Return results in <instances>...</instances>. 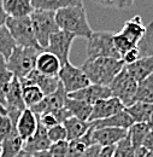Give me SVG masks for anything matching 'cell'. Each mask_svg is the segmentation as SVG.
<instances>
[{
	"label": "cell",
	"mask_w": 153,
	"mask_h": 157,
	"mask_svg": "<svg viewBox=\"0 0 153 157\" xmlns=\"http://www.w3.org/2000/svg\"><path fill=\"white\" fill-rule=\"evenodd\" d=\"M124 108L125 106L123 105V103L116 97L99 100L92 106V114L89 117V122L110 117L112 115L118 114L119 111L124 110Z\"/></svg>",
	"instance_id": "13"
},
{
	"label": "cell",
	"mask_w": 153,
	"mask_h": 157,
	"mask_svg": "<svg viewBox=\"0 0 153 157\" xmlns=\"http://www.w3.org/2000/svg\"><path fill=\"white\" fill-rule=\"evenodd\" d=\"M60 68H62V64L54 55L47 51H42L39 53L35 69L41 74H45L48 76H58Z\"/></svg>",
	"instance_id": "19"
},
{
	"label": "cell",
	"mask_w": 153,
	"mask_h": 157,
	"mask_svg": "<svg viewBox=\"0 0 153 157\" xmlns=\"http://www.w3.org/2000/svg\"><path fill=\"white\" fill-rule=\"evenodd\" d=\"M19 82H21L22 86H25V85L38 86L45 96H48V94L53 93L60 83L58 76H48V75L41 74L36 69H34L32 73H29L24 78L19 80Z\"/></svg>",
	"instance_id": "14"
},
{
	"label": "cell",
	"mask_w": 153,
	"mask_h": 157,
	"mask_svg": "<svg viewBox=\"0 0 153 157\" xmlns=\"http://www.w3.org/2000/svg\"><path fill=\"white\" fill-rule=\"evenodd\" d=\"M2 2H4V0H0V25H4L7 20V15L5 13L4 7H2Z\"/></svg>",
	"instance_id": "44"
},
{
	"label": "cell",
	"mask_w": 153,
	"mask_h": 157,
	"mask_svg": "<svg viewBox=\"0 0 153 157\" xmlns=\"http://www.w3.org/2000/svg\"><path fill=\"white\" fill-rule=\"evenodd\" d=\"M94 128H104V127H112V128H123L129 129L135 122L133 118L129 116V114L125 110L119 111L118 114L112 115L110 117L104 120H98L94 122H91Z\"/></svg>",
	"instance_id": "21"
},
{
	"label": "cell",
	"mask_w": 153,
	"mask_h": 157,
	"mask_svg": "<svg viewBox=\"0 0 153 157\" xmlns=\"http://www.w3.org/2000/svg\"><path fill=\"white\" fill-rule=\"evenodd\" d=\"M15 131H16V126L11 121V118L7 115H1L0 116V140L2 141L9 136H11Z\"/></svg>",
	"instance_id": "35"
},
{
	"label": "cell",
	"mask_w": 153,
	"mask_h": 157,
	"mask_svg": "<svg viewBox=\"0 0 153 157\" xmlns=\"http://www.w3.org/2000/svg\"><path fill=\"white\" fill-rule=\"evenodd\" d=\"M127 136H128V129L112 128V127H104V128L93 127V141L94 144L100 145L101 147L114 146Z\"/></svg>",
	"instance_id": "15"
},
{
	"label": "cell",
	"mask_w": 153,
	"mask_h": 157,
	"mask_svg": "<svg viewBox=\"0 0 153 157\" xmlns=\"http://www.w3.org/2000/svg\"><path fill=\"white\" fill-rule=\"evenodd\" d=\"M134 101H144L153 104V75L137 82Z\"/></svg>",
	"instance_id": "28"
},
{
	"label": "cell",
	"mask_w": 153,
	"mask_h": 157,
	"mask_svg": "<svg viewBox=\"0 0 153 157\" xmlns=\"http://www.w3.org/2000/svg\"><path fill=\"white\" fill-rule=\"evenodd\" d=\"M124 110L129 114L135 123H147L153 113V104L134 101L129 106H125Z\"/></svg>",
	"instance_id": "24"
},
{
	"label": "cell",
	"mask_w": 153,
	"mask_h": 157,
	"mask_svg": "<svg viewBox=\"0 0 153 157\" xmlns=\"http://www.w3.org/2000/svg\"><path fill=\"white\" fill-rule=\"evenodd\" d=\"M148 126H150V128L153 131V113H152V115H151V117H150V120H148Z\"/></svg>",
	"instance_id": "48"
},
{
	"label": "cell",
	"mask_w": 153,
	"mask_h": 157,
	"mask_svg": "<svg viewBox=\"0 0 153 157\" xmlns=\"http://www.w3.org/2000/svg\"><path fill=\"white\" fill-rule=\"evenodd\" d=\"M40 52L42 51L38 48L16 46L10 58L6 60V68L13 74L15 78L22 80L35 69Z\"/></svg>",
	"instance_id": "3"
},
{
	"label": "cell",
	"mask_w": 153,
	"mask_h": 157,
	"mask_svg": "<svg viewBox=\"0 0 153 157\" xmlns=\"http://www.w3.org/2000/svg\"><path fill=\"white\" fill-rule=\"evenodd\" d=\"M2 7L7 17H29L34 12L32 0H4Z\"/></svg>",
	"instance_id": "18"
},
{
	"label": "cell",
	"mask_w": 153,
	"mask_h": 157,
	"mask_svg": "<svg viewBox=\"0 0 153 157\" xmlns=\"http://www.w3.org/2000/svg\"><path fill=\"white\" fill-rule=\"evenodd\" d=\"M100 151H101V146L98 144H93L84 150V152L82 154L81 157H98Z\"/></svg>",
	"instance_id": "40"
},
{
	"label": "cell",
	"mask_w": 153,
	"mask_h": 157,
	"mask_svg": "<svg viewBox=\"0 0 153 157\" xmlns=\"http://www.w3.org/2000/svg\"><path fill=\"white\" fill-rule=\"evenodd\" d=\"M100 4H103V5H105V6H112L111 5V0H98Z\"/></svg>",
	"instance_id": "47"
},
{
	"label": "cell",
	"mask_w": 153,
	"mask_h": 157,
	"mask_svg": "<svg viewBox=\"0 0 153 157\" xmlns=\"http://www.w3.org/2000/svg\"><path fill=\"white\" fill-rule=\"evenodd\" d=\"M110 90L112 92V97L118 98L124 106H129L134 103L135 93L137 88V82L125 69V67L119 71V74L110 83Z\"/></svg>",
	"instance_id": "7"
},
{
	"label": "cell",
	"mask_w": 153,
	"mask_h": 157,
	"mask_svg": "<svg viewBox=\"0 0 153 157\" xmlns=\"http://www.w3.org/2000/svg\"><path fill=\"white\" fill-rule=\"evenodd\" d=\"M139 58H140V57H139V51H137V48H136V47L132 48V50H129L127 53H124V55L122 56V60H123L124 65L132 64V63L136 62Z\"/></svg>",
	"instance_id": "39"
},
{
	"label": "cell",
	"mask_w": 153,
	"mask_h": 157,
	"mask_svg": "<svg viewBox=\"0 0 153 157\" xmlns=\"http://www.w3.org/2000/svg\"><path fill=\"white\" fill-rule=\"evenodd\" d=\"M54 16L60 30L84 39H88L93 33L83 4L58 10L57 12H54Z\"/></svg>",
	"instance_id": "1"
},
{
	"label": "cell",
	"mask_w": 153,
	"mask_h": 157,
	"mask_svg": "<svg viewBox=\"0 0 153 157\" xmlns=\"http://www.w3.org/2000/svg\"><path fill=\"white\" fill-rule=\"evenodd\" d=\"M124 67L129 71V74L136 80V82H140L153 75V56L139 58L136 62Z\"/></svg>",
	"instance_id": "20"
},
{
	"label": "cell",
	"mask_w": 153,
	"mask_h": 157,
	"mask_svg": "<svg viewBox=\"0 0 153 157\" xmlns=\"http://www.w3.org/2000/svg\"><path fill=\"white\" fill-rule=\"evenodd\" d=\"M69 98L68 93L65 92L62 82L59 83L58 88L51 94L48 96H45L43 99L34 105L33 108H30V110L36 115V116H41L43 114H47V113H56L58 110L65 108V103Z\"/></svg>",
	"instance_id": "11"
},
{
	"label": "cell",
	"mask_w": 153,
	"mask_h": 157,
	"mask_svg": "<svg viewBox=\"0 0 153 157\" xmlns=\"http://www.w3.org/2000/svg\"><path fill=\"white\" fill-rule=\"evenodd\" d=\"M33 157H52V156H51V154H50V152H48V150H47V151L35 152V154H33Z\"/></svg>",
	"instance_id": "46"
},
{
	"label": "cell",
	"mask_w": 153,
	"mask_h": 157,
	"mask_svg": "<svg viewBox=\"0 0 153 157\" xmlns=\"http://www.w3.org/2000/svg\"><path fill=\"white\" fill-rule=\"evenodd\" d=\"M142 147H145L147 151H152L153 152V131L151 129L148 132V134L146 136L144 143H142Z\"/></svg>",
	"instance_id": "42"
},
{
	"label": "cell",
	"mask_w": 153,
	"mask_h": 157,
	"mask_svg": "<svg viewBox=\"0 0 153 157\" xmlns=\"http://www.w3.org/2000/svg\"><path fill=\"white\" fill-rule=\"evenodd\" d=\"M114 150H115V145L114 146H105L101 147V151L98 157H112L114 155Z\"/></svg>",
	"instance_id": "43"
},
{
	"label": "cell",
	"mask_w": 153,
	"mask_h": 157,
	"mask_svg": "<svg viewBox=\"0 0 153 157\" xmlns=\"http://www.w3.org/2000/svg\"><path fill=\"white\" fill-rule=\"evenodd\" d=\"M75 38L76 36L74 34H70L68 32L59 29L58 32L51 35L48 45L43 51H47V52L54 55L59 59V62L63 67L64 64L70 62L69 60L70 50H71V45H73Z\"/></svg>",
	"instance_id": "9"
},
{
	"label": "cell",
	"mask_w": 153,
	"mask_h": 157,
	"mask_svg": "<svg viewBox=\"0 0 153 157\" xmlns=\"http://www.w3.org/2000/svg\"><path fill=\"white\" fill-rule=\"evenodd\" d=\"M68 151H69V141L68 140L52 143L48 149V152L51 154L52 157H66Z\"/></svg>",
	"instance_id": "36"
},
{
	"label": "cell",
	"mask_w": 153,
	"mask_h": 157,
	"mask_svg": "<svg viewBox=\"0 0 153 157\" xmlns=\"http://www.w3.org/2000/svg\"><path fill=\"white\" fill-rule=\"evenodd\" d=\"M0 154H1V140H0Z\"/></svg>",
	"instance_id": "49"
},
{
	"label": "cell",
	"mask_w": 153,
	"mask_h": 157,
	"mask_svg": "<svg viewBox=\"0 0 153 157\" xmlns=\"http://www.w3.org/2000/svg\"><path fill=\"white\" fill-rule=\"evenodd\" d=\"M147 150L145 149V147H137V149H135V154H134V157H146L147 155Z\"/></svg>",
	"instance_id": "45"
},
{
	"label": "cell",
	"mask_w": 153,
	"mask_h": 157,
	"mask_svg": "<svg viewBox=\"0 0 153 157\" xmlns=\"http://www.w3.org/2000/svg\"><path fill=\"white\" fill-rule=\"evenodd\" d=\"M58 78L68 94L80 91V90L87 87L88 85H91V81L88 80L84 71L81 68L73 65L70 62L64 64L60 68Z\"/></svg>",
	"instance_id": "8"
},
{
	"label": "cell",
	"mask_w": 153,
	"mask_h": 157,
	"mask_svg": "<svg viewBox=\"0 0 153 157\" xmlns=\"http://www.w3.org/2000/svg\"><path fill=\"white\" fill-rule=\"evenodd\" d=\"M36 128H38V116L30 109L27 108L21 114L18 121L16 123L17 134L23 141H27L29 138L33 137Z\"/></svg>",
	"instance_id": "17"
},
{
	"label": "cell",
	"mask_w": 153,
	"mask_h": 157,
	"mask_svg": "<svg viewBox=\"0 0 153 157\" xmlns=\"http://www.w3.org/2000/svg\"><path fill=\"white\" fill-rule=\"evenodd\" d=\"M47 136L51 143H57V141H63V140H66V131H65V127L63 124H57V126H53L51 128L47 129Z\"/></svg>",
	"instance_id": "37"
},
{
	"label": "cell",
	"mask_w": 153,
	"mask_h": 157,
	"mask_svg": "<svg viewBox=\"0 0 153 157\" xmlns=\"http://www.w3.org/2000/svg\"><path fill=\"white\" fill-rule=\"evenodd\" d=\"M63 126L65 127V131H66V136H68L66 140L71 141V140L80 139L81 137H83L87 133V131L91 128L92 123L88 121H82L80 118L70 116L64 121Z\"/></svg>",
	"instance_id": "22"
},
{
	"label": "cell",
	"mask_w": 153,
	"mask_h": 157,
	"mask_svg": "<svg viewBox=\"0 0 153 157\" xmlns=\"http://www.w3.org/2000/svg\"><path fill=\"white\" fill-rule=\"evenodd\" d=\"M136 48L139 51V57L153 56V22H150L146 25V32L141 40L137 42Z\"/></svg>",
	"instance_id": "29"
},
{
	"label": "cell",
	"mask_w": 153,
	"mask_h": 157,
	"mask_svg": "<svg viewBox=\"0 0 153 157\" xmlns=\"http://www.w3.org/2000/svg\"><path fill=\"white\" fill-rule=\"evenodd\" d=\"M30 20L38 44L42 50H45L48 45L51 35L59 30L54 12L34 10V12L30 15Z\"/></svg>",
	"instance_id": "6"
},
{
	"label": "cell",
	"mask_w": 153,
	"mask_h": 157,
	"mask_svg": "<svg viewBox=\"0 0 153 157\" xmlns=\"http://www.w3.org/2000/svg\"><path fill=\"white\" fill-rule=\"evenodd\" d=\"M22 96H23L24 104H25V106L28 109H30L34 105L39 104L43 99V97H45L42 91L39 88L38 86H35V85L22 86Z\"/></svg>",
	"instance_id": "32"
},
{
	"label": "cell",
	"mask_w": 153,
	"mask_h": 157,
	"mask_svg": "<svg viewBox=\"0 0 153 157\" xmlns=\"http://www.w3.org/2000/svg\"><path fill=\"white\" fill-rule=\"evenodd\" d=\"M39 121L48 129V128H51V127H53V126H57V124H60L59 123V121H58V118L56 117V115L54 114H52V113H47V114H43V115H41V116H38Z\"/></svg>",
	"instance_id": "38"
},
{
	"label": "cell",
	"mask_w": 153,
	"mask_h": 157,
	"mask_svg": "<svg viewBox=\"0 0 153 157\" xmlns=\"http://www.w3.org/2000/svg\"><path fill=\"white\" fill-rule=\"evenodd\" d=\"M5 25L9 29L11 36L13 38L17 46L32 47V48H38V50L43 51L40 47L38 40L35 38V33L33 29L30 16L29 17H21V18L7 17V20L5 22Z\"/></svg>",
	"instance_id": "5"
},
{
	"label": "cell",
	"mask_w": 153,
	"mask_h": 157,
	"mask_svg": "<svg viewBox=\"0 0 153 157\" xmlns=\"http://www.w3.org/2000/svg\"><path fill=\"white\" fill-rule=\"evenodd\" d=\"M16 46L17 45L6 25H0V56H2L5 60H7Z\"/></svg>",
	"instance_id": "31"
},
{
	"label": "cell",
	"mask_w": 153,
	"mask_h": 157,
	"mask_svg": "<svg viewBox=\"0 0 153 157\" xmlns=\"http://www.w3.org/2000/svg\"><path fill=\"white\" fill-rule=\"evenodd\" d=\"M135 0H111V5L119 10H124L128 7H132L134 5Z\"/></svg>",
	"instance_id": "41"
},
{
	"label": "cell",
	"mask_w": 153,
	"mask_h": 157,
	"mask_svg": "<svg viewBox=\"0 0 153 157\" xmlns=\"http://www.w3.org/2000/svg\"><path fill=\"white\" fill-rule=\"evenodd\" d=\"M150 131H151V128H150L148 123H134L128 129V137L135 149L142 146V143Z\"/></svg>",
	"instance_id": "30"
},
{
	"label": "cell",
	"mask_w": 153,
	"mask_h": 157,
	"mask_svg": "<svg viewBox=\"0 0 153 157\" xmlns=\"http://www.w3.org/2000/svg\"><path fill=\"white\" fill-rule=\"evenodd\" d=\"M51 141L47 136V128L39 121L38 118V128L35 131V133L33 134V137L29 138L27 141H24V146L23 150L29 152V154H35L40 151H47L51 146Z\"/></svg>",
	"instance_id": "16"
},
{
	"label": "cell",
	"mask_w": 153,
	"mask_h": 157,
	"mask_svg": "<svg viewBox=\"0 0 153 157\" xmlns=\"http://www.w3.org/2000/svg\"><path fill=\"white\" fill-rule=\"evenodd\" d=\"M68 96H69V98L71 99L83 100V101L93 105L99 100L111 98L112 97V92H111L109 86H101V85L91 83L87 87H84V88H82L80 91H76L74 93H70Z\"/></svg>",
	"instance_id": "12"
},
{
	"label": "cell",
	"mask_w": 153,
	"mask_h": 157,
	"mask_svg": "<svg viewBox=\"0 0 153 157\" xmlns=\"http://www.w3.org/2000/svg\"><path fill=\"white\" fill-rule=\"evenodd\" d=\"M24 141L21 139L17 131L1 141V154L0 157H16L23 150Z\"/></svg>",
	"instance_id": "26"
},
{
	"label": "cell",
	"mask_w": 153,
	"mask_h": 157,
	"mask_svg": "<svg viewBox=\"0 0 153 157\" xmlns=\"http://www.w3.org/2000/svg\"><path fill=\"white\" fill-rule=\"evenodd\" d=\"M114 44H115V47L116 50H117V52L121 56V59H122V56L124 53H127L129 50L136 47V45L133 44L125 35H123L121 32L119 33H115V35H114Z\"/></svg>",
	"instance_id": "34"
},
{
	"label": "cell",
	"mask_w": 153,
	"mask_h": 157,
	"mask_svg": "<svg viewBox=\"0 0 153 157\" xmlns=\"http://www.w3.org/2000/svg\"><path fill=\"white\" fill-rule=\"evenodd\" d=\"M34 10L57 12L58 10L83 4V0H32Z\"/></svg>",
	"instance_id": "25"
},
{
	"label": "cell",
	"mask_w": 153,
	"mask_h": 157,
	"mask_svg": "<svg viewBox=\"0 0 153 157\" xmlns=\"http://www.w3.org/2000/svg\"><path fill=\"white\" fill-rule=\"evenodd\" d=\"M123 68L124 63L122 59L109 57L86 59V62L81 67L91 83L101 86H110V83Z\"/></svg>",
	"instance_id": "2"
},
{
	"label": "cell",
	"mask_w": 153,
	"mask_h": 157,
	"mask_svg": "<svg viewBox=\"0 0 153 157\" xmlns=\"http://www.w3.org/2000/svg\"><path fill=\"white\" fill-rule=\"evenodd\" d=\"M112 32H93L92 35L87 39V59L109 57V58L121 59L114 44Z\"/></svg>",
	"instance_id": "4"
},
{
	"label": "cell",
	"mask_w": 153,
	"mask_h": 157,
	"mask_svg": "<svg viewBox=\"0 0 153 157\" xmlns=\"http://www.w3.org/2000/svg\"><path fill=\"white\" fill-rule=\"evenodd\" d=\"M145 32H146V25L142 23L140 16H135L133 18L128 20L121 30V33L125 35L135 45H137V42L141 40Z\"/></svg>",
	"instance_id": "23"
},
{
	"label": "cell",
	"mask_w": 153,
	"mask_h": 157,
	"mask_svg": "<svg viewBox=\"0 0 153 157\" xmlns=\"http://www.w3.org/2000/svg\"><path fill=\"white\" fill-rule=\"evenodd\" d=\"M92 106L91 104L83 101V100H76V99L68 98L65 103V108L69 110V113L71 114V116L77 117L82 121H88L92 114Z\"/></svg>",
	"instance_id": "27"
},
{
	"label": "cell",
	"mask_w": 153,
	"mask_h": 157,
	"mask_svg": "<svg viewBox=\"0 0 153 157\" xmlns=\"http://www.w3.org/2000/svg\"><path fill=\"white\" fill-rule=\"evenodd\" d=\"M134 154L135 147L133 146L129 137L127 136L124 139H122L115 145L112 157H134Z\"/></svg>",
	"instance_id": "33"
},
{
	"label": "cell",
	"mask_w": 153,
	"mask_h": 157,
	"mask_svg": "<svg viewBox=\"0 0 153 157\" xmlns=\"http://www.w3.org/2000/svg\"><path fill=\"white\" fill-rule=\"evenodd\" d=\"M5 109L7 113V116L11 118V121L15 123H17L21 114L27 109L23 96H22V85L19 82L17 78H13L9 91H7V96H6V103H5Z\"/></svg>",
	"instance_id": "10"
}]
</instances>
